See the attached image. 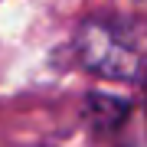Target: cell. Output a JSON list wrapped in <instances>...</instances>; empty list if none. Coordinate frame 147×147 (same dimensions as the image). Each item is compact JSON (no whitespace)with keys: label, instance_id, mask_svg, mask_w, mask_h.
Here are the masks:
<instances>
[{"label":"cell","instance_id":"obj_1","mask_svg":"<svg viewBox=\"0 0 147 147\" xmlns=\"http://www.w3.org/2000/svg\"><path fill=\"white\" fill-rule=\"evenodd\" d=\"M79 59L88 72L101 79H118V82H134L144 72L147 59V39L141 30L127 26L118 20H92L85 23L75 36Z\"/></svg>","mask_w":147,"mask_h":147},{"label":"cell","instance_id":"obj_2","mask_svg":"<svg viewBox=\"0 0 147 147\" xmlns=\"http://www.w3.org/2000/svg\"><path fill=\"white\" fill-rule=\"evenodd\" d=\"M85 118L92 121L95 127H101V131H111V127H121L131 115V101L124 98H115V95H92L88 105H85Z\"/></svg>","mask_w":147,"mask_h":147}]
</instances>
